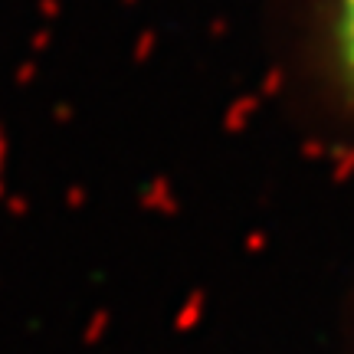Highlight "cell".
<instances>
[{
	"label": "cell",
	"mask_w": 354,
	"mask_h": 354,
	"mask_svg": "<svg viewBox=\"0 0 354 354\" xmlns=\"http://www.w3.org/2000/svg\"><path fill=\"white\" fill-rule=\"evenodd\" d=\"M272 59L292 112L354 161V0H276Z\"/></svg>",
	"instance_id": "cell-1"
},
{
	"label": "cell",
	"mask_w": 354,
	"mask_h": 354,
	"mask_svg": "<svg viewBox=\"0 0 354 354\" xmlns=\"http://www.w3.org/2000/svg\"><path fill=\"white\" fill-rule=\"evenodd\" d=\"M344 354H354V292L348 302V315H344Z\"/></svg>",
	"instance_id": "cell-2"
}]
</instances>
